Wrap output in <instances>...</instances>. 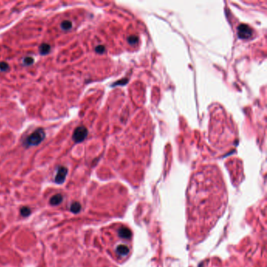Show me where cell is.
<instances>
[{"label":"cell","instance_id":"7","mask_svg":"<svg viewBox=\"0 0 267 267\" xmlns=\"http://www.w3.org/2000/svg\"><path fill=\"white\" fill-rule=\"evenodd\" d=\"M71 211L73 213H78L82 209V206L79 202H73L71 205Z\"/></svg>","mask_w":267,"mask_h":267},{"label":"cell","instance_id":"14","mask_svg":"<svg viewBox=\"0 0 267 267\" xmlns=\"http://www.w3.org/2000/svg\"><path fill=\"white\" fill-rule=\"evenodd\" d=\"M104 50H105V49H104L103 45H98V46L96 47V52L98 53H103Z\"/></svg>","mask_w":267,"mask_h":267},{"label":"cell","instance_id":"9","mask_svg":"<svg viewBox=\"0 0 267 267\" xmlns=\"http://www.w3.org/2000/svg\"><path fill=\"white\" fill-rule=\"evenodd\" d=\"M61 27L64 31H68L72 28V23L70 20H64L61 24Z\"/></svg>","mask_w":267,"mask_h":267},{"label":"cell","instance_id":"6","mask_svg":"<svg viewBox=\"0 0 267 267\" xmlns=\"http://www.w3.org/2000/svg\"><path fill=\"white\" fill-rule=\"evenodd\" d=\"M50 45L47 43H42L39 46V53L42 55H46L50 52Z\"/></svg>","mask_w":267,"mask_h":267},{"label":"cell","instance_id":"4","mask_svg":"<svg viewBox=\"0 0 267 267\" xmlns=\"http://www.w3.org/2000/svg\"><path fill=\"white\" fill-rule=\"evenodd\" d=\"M252 35V30L246 24H241L238 27V35L241 39H248Z\"/></svg>","mask_w":267,"mask_h":267},{"label":"cell","instance_id":"13","mask_svg":"<svg viewBox=\"0 0 267 267\" xmlns=\"http://www.w3.org/2000/svg\"><path fill=\"white\" fill-rule=\"evenodd\" d=\"M9 69V64L6 62L0 63V71L1 72H6Z\"/></svg>","mask_w":267,"mask_h":267},{"label":"cell","instance_id":"3","mask_svg":"<svg viewBox=\"0 0 267 267\" xmlns=\"http://www.w3.org/2000/svg\"><path fill=\"white\" fill-rule=\"evenodd\" d=\"M67 168L64 166H60L57 168V173L55 176V183L57 184H62L65 181L67 175Z\"/></svg>","mask_w":267,"mask_h":267},{"label":"cell","instance_id":"1","mask_svg":"<svg viewBox=\"0 0 267 267\" xmlns=\"http://www.w3.org/2000/svg\"><path fill=\"white\" fill-rule=\"evenodd\" d=\"M45 136V133L43 129H36L33 133H31L29 136H28V138L26 139L24 142V145L26 147L37 146V145H39V143L43 141Z\"/></svg>","mask_w":267,"mask_h":267},{"label":"cell","instance_id":"10","mask_svg":"<svg viewBox=\"0 0 267 267\" xmlns=\"http://www.w3.org/2000/svg\"><path fill=\"white\" fill-rule=\"evenodd\" d=\"M131 235L130 230L126 228H122L119 230V236L123 238H129Z\"/></svg>","mask_w":267,"mask_h":267},{"label":"cell","instance_id":"5","mask_svg":"<svg viewBox=\"0 0 267 267\" xmlns=\"http://www.w3.org/2000/svg\"><path fill=\"white\" fill-rule=\"evenodd\" d=\"M63 200H64V197H63V196L61 195V194H55V195H53V197L50 198V204L51 205H53V206H56V205H60V204L63 201Z\"/></svg>","mask_w":267,"mask_h":267},{"label":"cell","instance_id":"11","mask_svg":"<svg viewBox=\"0 0 267 267\" xmlns=\"http://www.w3.org/2000/svg\"><path fill=\"white\" fill-rule=\"evenodd\" d=\"M31 213V211L28 207L25 206V207H22V208H20V215H21L23 217H27V216H29Z\"/></svg>","mask_w":267,"mask_h":267},{"label":"cell","instance_id":"2","mask_svg":"<svg viewBox=\"0 0 267 267\" xmlns=\"http://www.w3.org/2000/svg\"><path fill=\"white\" fill-rule=\"evenodd\" d=\"M88 135V130L84 126H78L74 131L72 139L75 143H81L84 141Z\"/></svg>","mask_w":267,"mask_h":267},{"label":"cell","instance_id":"12","mask_svg":"<svg viewBox=\"0 0 267 267\" xmlns=\"http://www.w3.org/2000/svg\"><path fill=\"white\" fill-rule=\"evenodd\" d=\"M23 63L24 65H27V66L31 65V64L34 63V59H33L32 57H31V56H27L26 58L24 59Z\"/></svg>","mask_w":267,"mask_h":267},{"label":"cell","instance_id":"8","mask_svg":"<svg viewBox=\"0 0 267 267\" xmlns=\"http://www.w3.org/2000/svg\"><path fill=\"white\" fill-rule=\"evenodd\" d=\"M117 253L119 255H122V256L123 255H125L129 253V248L123 245L118 246V248H117Z\"/></svg>","mask_w":267,"mask_h":267}]
</instances>
